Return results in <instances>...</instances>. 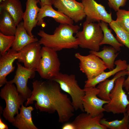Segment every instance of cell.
I'll list each match as a JSON object with an SVG mask.
<instances>
[{
	"label": "cell",
	"instance_id": "6da1fadb",
	"mask_svg": "<svg viewBox=\"0 0 129 129\" xmlns=\"http://www.w3.org/2000/svg\"><path fill=\"white\" fill-rule=\"evenodd\" d=\"M30 97L25 102L27 106L36 101L35 107L40 112L57 113L59 122H68L75 110L67 95L62 93L59 84L51 80L34 81Z\"/></svg>",
	"mask_w": 129,
	"mask_h": 129
},
{
	"label": "cell",
	"instance_id": "7a4b0ae2",
	"mask_svg": "<svg viewBox=\"0 0 129 129\" xmlns=\"http://www.w3.org/2000/svg\"><path fill=\"white\" fill-rule=\"evenodd\" d=\"M80 27L73 24H60L53 34L40 30L37 32L41 38L39 44L57 52L64 49H76L79 46L78 39L74 34L77 32Z\"/></svg>",
	"mask_w": 129,
	"mask_h": 129
},
{
	"label": "cell",
	"instance_id": "3957f363",
	"mask_svg": "<svg viewBox=\"0 0 129 129\" xmlns=\"http://www.w3.org/2000/svg\"><path fill=\"white\" fill-rule=\"evenodd\" d=\"M75 36L81 48L98 51L103 34L98 23L86 21L83 23L82 30L77 32Z\"/></svg>",
	"mask_w": 129,
	"mask_h": 129
},
{
	"label": "cell",
	"instance_id": "277c9868",
	"mask_svg": "<svg viewBox=\"0 0 129 129\" xmlns=\"http://www.w3.org/2000/svg\"><path fill=\"white\" fill-rule=\"evenodd\" d=\"M51 80L58 83L61 89L70 96L72 105L75 110H80L84 112L82 100L85 92L78 85L75 75L59 72Z\"/></svg>",
	"mask_w": 129,
	"mask_h": 129
},
{
	"label": "cell",
	"instance_id": "5b68a950",
	"mask_svg": "<svg viewBox=\"0 0 129 129\" xmlns=\"http://www.w3.org/2000/svg\"><path fill=\"white\" fill-rule=\"evenodd\" d=\"M0 96L6 102L5 108L3 110V117L12 123L14 120L15 115L19 113L20 106L25 100L13 84L8 83L1 89Z\"/></svg>",
	"mask_w": 129,
	"mask_h": 129
},
{
	"label": "cell",
	"instance_id": "8992f818",
	"mask_svg": "<svg viewBox=\"0 0 129 129\" xmlns=\"http://www.w3.org/2000/svg\"><path fill=\"white\" fill-rule=\"evenodd\" d=\"M41 53L42 57L36 71L43 79L52 80L59 72L60 63L57 52L43 46Z\"/></svg>",
	"mask_w": 129,
	"mask_h": 129
},
{
	"label": "cell",
	"instance_id": "52a82bcc",
	"mask_svg": "<svg viewBox=\"0 0 129 129\" xmlns=\"http://www.w3.org/2000/svg\"><path fill=\"white\" fill-rule=\"evenodd\" d=\"M124 76L120 77L116 80L113 88L109 95L110 100L104 105L105 112L115 114L124 113L129 103L127 95L123 89Z\"/></svg>",
	"mask_w": 129,
	"mask_h": 129
},
{
	"label": "cell",
	"instance_id": "ba28073f",
	"mask_svg": "<svg viewBox=\"0 0 129 129\" xmlns=\"http://www.w3.org/2000/svg\"><path fill=\"white\" fill-rule=\"evenodd\" d=\"M75 56L79 60L80 70L85 74L87 80L95 77L108 69L102 59L92 54L84 56L77 53Z\"/></svg>",
	"mask_w": 129,
	"mask_h": 129
},
{
	"label": "cell",
	"instance_id": "9c48e42d",
	"mask_svg": "<svg viewBox=\"0 0 129 129\" xmlns=\"http://www.w3.org/2000/svg\"><path fill=\"white\" fill-rule=\"evenodd\" d=\"M85 94L82 100L84 112L93 116H96L105 112L103 106L109 101L97 97L99 91L95 87L84 88Z\"/></svg>",
	"mask_w": 129,
	"mask_h": 129
},
{
	"label": "cell",
	"instance_id": "30bf717a",
	"mask_svg": "<svg viewBox=\"0 0 129 129\" xmlns=\"http://www.w3.org/2000/svg\"><path fill=\"white\" fill-rule=\"evenodd\" d=\"M86 15V21L90 22L99 23L103 21L108 24L113 20L112 13H108L105 7L95 0H81Z\"/></svg>",
	"mask_w": 129,
	"mask_h": 129
},
{
	"label": "cell",
	"instance_id": "8fae6325",
	"mask_svg": "<svg viewBox=\"0 0 129 129\" xmlns=\"http://www.w3.org/2000/svg\"><path fill=\"white\" fill-rule=\"evenodd\" d=\"M16 64L17 68L14 78L7 83H15L18 92L25 101L27 100L32 94V91L27 86L28 81L29 79L35 77V71L23 66L18 62Z\"/></svg>",
	"mask_w": 129,
	"mask_h": 129
},
{
	"label": "cell",
	"instance_id": "7c38bea8",
	"mask_svg": "<svg viewBox=\"0 0 129 129\" xmlns=\"http://www.w3.org/2000/svg\"><path fill=\"white\" fill-rule=\"evenodd\" d=\"M53 5L58 11L75 23L82 20L86 17L82 3L76 0H55Z\"/></svg>",
	"mask_w": 129,
	"mask_h": 129
},
{
	"label": "cell",
	"instance_id": "4fadbf2b",
	"mask_svg": "<svg viewBox=\"0 0 129 129\" xmlns=\"http://www.w3.org/2000/svg\"><path fill=\"white\" fill-rule=\"evenodd\" d=\"M38 41L31 43L19 51L21 54L22 59L18 61L23 63L24 66L36 71L42 57V48Z\"/></svg>",
	"mask_w": 129,
	"mask_h": 129
},
{
	"label": "cell",
	"instance_id": "5bb4252c",
	"mask_svg": "<svg viewBox=\"0 0 129 129\" xmlns=\"http://www.w3.org/2000/svg\"><path fill=\"white\" fill-rule=\"evenodd\" d=\"M22 59L20 52L12 48L10 49L0 58V87L7 83L6 78L7 75L13 71L15 67L13 63L16 59L18 61Z\"/></svg>",
	"mask_w": 129,
	"mask_h": 129
},
{
	"label": "cell",
	"instance_id": "9a60e30c",
	"mask_svg": "<svg viewBox=\"0 0 129 129\" xmlns=\"http://www.w3.org/2000/svg\"><path fill=\"white\" fill-rule=\"evenodd\" d=\"M51 17L57 22L60 24H73L74 21L70 18L63 13L54 10L52 5H45L41 6L37 15V25L44 28L46 25L44 21L45 17Z\"/></svg>",
	"mask_w": 129,
	"mask_h": 129
},
{
	"label": "cell",
	"instance_id": "2e32d148",
	"mask_svg": "<svg viewBox=\"0 0 129 129\" xmlns=\"http://www.w3.org/2000/svg\"><path fill=\"white\" fill-rule=\"evenodd\" d=\"M39 0H27L26 3V9L23 17L24 26L28 34L31 36L34 37L32 32L34 28L37 25L38 14L40 8L37 4Z\"/></svg>",
	"mask_w": 129,
	"mask_h": 129
},
{
	"label": "cell",
	"instance_id": "e0dca14e",
	"mask_svg": "<svg viewBox=\"0 0 129 129\" xmlns=\"http://www.w3.org/2000/svg\"><path fill=\"white\" fill-rule=\"evenodd\" d=\"M103 116V113L93 116L86 113H82L77 116L72 122L76 129H107L100 123Z\"/></svg>",
	"mask_w": 129,
	"mask_h": 129
},
{
	"label": "cell",
	"instance_id": "ac0fdd59",
	"mask_svg": "<svg viewBox=\"0 0 129 129\" xmlns=\"http://www.w3.org/2000/svg\"><path fill=\"white\" fill-rule=\"evenodd\" d=\"M34 109L32 106L26 107L22 104L20 112L14 117L12 125L19 129H38L32 119V112Z\"/></svg>",
	"mask_w": 129,
	"mask_h": 129
},
{
	"label": "cell",
	"instance_id": "d6986e66",
	"mask_svg": "<svg viewBox=\"0 0 129 129\" xmlns=\"http://www.w3.org/2000/svg\"><path fill=\"white\" fill-rule=\"evenodd\" d=\"M14 36L15 40L12 48L17 52L31 43L38 41L36 38L32 37L28 34L24 26L23 22L21 21L17 26Z\"/></svg>",
	"mask_w": 129,
	"mask_h": 129
},
{
	"label": "cell",
	"instance_id": "ffe728a7",
	"mask_svg": "<svg viewBox=\"0 0 129 129\" xmlns=\"http://www.w3.org/2000/svg\"><path fill=\"white\" fill-rule=\"evenodd\" d=\"M116 67L112 70L108 72L104 71L92 79L87 80L85 81L84 88L95 87L100 82L115 74L118 72L126 70L128 64L124 60H118L115 61Z\"/></svg>",
	"mask_w": 129,
	"mask_h": 129
},
{
	"label": "cell",
	"instance_id": "44dd1931",
	"mask_svg": "<svg viewBox=\"0 0 129 129\" xmlns=\"http://www.w3.org/2000/svg\"><path fill=\"white\" fill-rule=\"evenodd\" d=\"M0 11H7L14 19L17 26L23 19L24 13L19 0H5L0 3Z\"/></svg>",
	"mask_w": 129,
	"mask_h": 129
},
{
	"label": "cell",
	"instance_id": "7402d4cb",
	"mask_svg": "<svg viewBox=\"0 0 129 129\" xmlns=\"http://www.w3.org/2000/svg\"><path fill=\"white\" fill-rule=\"evenodd\" d=\"M128 74L126 70L121 71L115 74L112 79H107L99 83L97 87L99 91L97 96L102 100L109 101L110 100L109 95L113 88L116 80L120 77Z\"/></svg>",
	"mask_w": 129,
	"mask_h": 129
},
{
	"label": "cell",
	"instance_id": "603a6c76",
	"mask_svg": "<svg viewBox=\"0 0 129 129\" xmlns=\"http://www.w3.org/2000/svg\"><path fill=\"white\" fill-rule=\"evenodd\" d=\"M100 51L90 50L91 53L101 59L108 69L110 70L113 69L115 60L119 54L117 51L112 46H105Z\"/></svg>",
	"mask_w": 129,
	"mask_h": 129
},
{
	"label": "cell",
	"instance_id": "cb8c5ba5",
	"mask_svg": "<svg viewBox=\"0 0 129 129\" xmlns=\"http://www.w3.org/2000/svg\"><path fill=\"white\" fill-rule=\"evenodd\" d=\"M0 32L7 36H14L16 25L13 18L7 11H0Z\"/></svg>",
	"mask_w": 129,
	"mask_h": 129
},
{
	"label": "cell",
	"instance_id": "d4e9b609",
	"mask_svg": "<svg viewBox=\"0 0 129 129\" xmlns=\"http://www.w3.org/2000/svg\"><path fill=\"white\" fill-rule=\"evenodd\" d=\"M103 32V36L100 45L104 44L110 45L117 51H119L121 47L123 46L121 44L112 33L111 29L108 28V23L101 21L98 23Z\"/></svg>",
	"mask_w": 129,
	"mask_h": 129
},
{
	"label": "cell",
	"instance_id": "484cf974",
	"mask_svg": "<svg viewBox=\"0 0 129 129\" xmlns=\"http://www.w3.org/2000/svg\"><path fill=\"white\" fill-rule=\"evenodd\" d=\"M124 117L121 120L116 119L108 121L105 118L100 120V124L108 129H129V116L126 112L124 113Z\"/></svg>",
	"mask_w": 129,
	"mask_h": 129
},
{
	"label": "cell",
	"instance_id": "4316f807",
	"mask_svg": "<svg viewBox=\"0 0 129 129\" xmlns=\"http://www.w3.org/2000/svg\"><path fill=\"white\" fill-rule=\"evenodd\" d=\"M109 24L115 33L118 41L129 49V33L122 28L115 21L113 20Z\"/></svg>",
	"mask_w": 129,
	"mask_h": 129
},
{
	"label": "cell",
	"instance_id": "83f0119b",
	"mask_svg": "<svg viewBox=\"0 0 129 129\" xmlns=\"http://www.w3.org/2000/svg\"><path fill=\"white\" fill-rule=\"evenodd\" d=\"M117 18L115 20L123 30L129 33V11L119 9L116 12Z\"/></svg>",
	"mask_w": 129,
	"mask_h": 129
},
{
	"label": "cell",
	"instance_id": "f1b7e54d",
	"mask_svg": "<svg viewBox=\"0 0 129 129\" xmlns=\"http://www.w3.org/2000/svg\"><path fill=\"white\" fill-rule=\"evenodd\" d=\"M15 40V36H7L0 32V54L2 55L12 47Z\"/></svg>",
	"mask_w": 129,
	"mask_h": 129
},
{
	"label": "cell",
	"instance_id": "f546056e",
	"mask_svg": "<svg viewBox=\"0 0 129 129\" xmlns=\"http://www.w3.org/2000/svg\"><path fill=\"white\" fill-rule=\"evenodd\" d=\"M109 7L117 11L120 7L124 6L127 0H107Z\"/></svg>",
	"mask_w": 129,
	"mask_h": 129
},
{
	"label": "cell",
	"instance_id": "4dcf8cb0",
	"mask_svg": "<svg viewBox=\"0 0 129 129\" xmlns=\"http://www.w3.org/2000/svg\"><path fill=\"white\" fill-rule=\"evenodd\" d=\"M126 70L128 72V76L125 80L123 84V87H124L126 91H128L129 89V64H128Z\"/></svg>",
	"mask_w": 129,
	"mask_h": 129
},
{
	"label": "cell",
	"instance_id": "1f68e13d",
	"mask_svg": "<svg viewBox=\"0 0 129 129\" xmlns=\"http://www.w3.org/2000/svg\"><path fill=\"white\" fill-rule=\"evenodd\" d=\"M41 6L45 5H52L55 0H39Z\"/></svg>",
	"mask_w": 129,
	"mask_h": 129
},
{
	"label": "cell",
	"instance_id": "d6a6232c",
	"mask_svg": "<svg viewBox=\"0 0 129 129\" xmlns=\"http://www.w3.org/2000/svg\"><path fill=\"white\" fill-rule=\"evenodd\" d=\"M62 129H76L75 127L72 123H67L64 124L62 127Z\"/></svg>",
	"mask_w": 129,
	"mask_h": 129
},
{
	"label": "cell",
	"instance_id": "836d02e7",
	"mask_svg": "<svg viewBox=\"0 0 129 129\" xmlns=\"http://www.w3.org/2000/svg\"><path fill=\"white\" fill-rule=\"evenodd\" d=\"M8 126L5 124L2 121L1 118H0V129H8Z\"/></svg>",
	"mask_w": 129,
	"mask_h": 129
},
{
	"label": "cell",
	"instance_id": "e575fe53",
	"mask_svg": "<svg viewBox=\"0 0 129 129\" xmlns=\"http://www.w3.org/2000/svg\"><path fill=\"white\" fill-rule=\"evenodd\" d=\"M128 99L129 101V94ZM126 113L129 116V103L127 105L126 108Z\"/></svg>",
	"mask_w": 129,
	"mask_h": 129
},
{
	"label": "cell",
	"instance_id": "d590c367",
	"mask_svg": "<svg viewBox=\"0 0 129 129\" xmlns=\"http://www.w3.org/2000/svg\"><path fill=\"white\" fill-rule=\"evenodd\" d=\"M128 92L129 93V91H128Z\"/></svg>",
	"mask_w": 129,
	"mask_h": 129
},
{
	"label": "cell",
	"instance_id": "8d00e7d4",
	"mask_svg": "<svg viewBox=\"0 0 129 129\" xmlns=\"http://www.w3.org/2000/svg\"><path fill=\"white\" fill-rule=\"evenodd\" d=\"M128 94H129V93L128 92Z\"/></svg>",
	"mask_w": 129,
	"mask_h": 129
},
{
	"label": "cell",
	"instance_id": "74e56055",
	"mask_svg": "<svg viewBox=\"0 0 129 129\" xmlns=\"http://www.w3.org/2000/svg\"></svg>",
	"mask_w": 129,
	"mask_h": 129
},
{
	"label": "cell",
	"instance_id": "f35d334b",
	"mask_svg": "<svg viewBox=\"0 0 129 129\" xmlns=\"http://www.w3.org/2000/svg\"></svg>",
	"mask_w": 129,
	"mask_h": 129
}]
</instances>
